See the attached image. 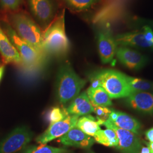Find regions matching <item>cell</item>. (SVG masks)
I'll return each mask as SVG.
<instances>
[{
	"instance_id": "obj_11",
	"label": "cell",
	"mask_w": 153,
	"mask_h": 153,
	"mask_svg": "<svg viewBox=\"0 0 153 153\" xmlns=\"http://www.w3.org/2000/svg\"><path fill=\"white\" fill-rule=\"evenodd\" d=\"M79 117L76 115H69L62 120L50 124L48 129L36 138V141L44 145L56 138H60L76 126Z\"/></svg>"
},
{
	"instance_id": "obj_20",
	"label": "cell",
	"mask_w": 153,
	"mask_h": 153,
	"mask_svg": "<svg viewBox=\"0 0 153 153\" xmlns=\"http://www.w3.org/2000/svg\"><path fill=\"white\" fill-rule=\"evenodd\" d=\"M86 94L93 104L104 107H108L112 105L111 98L103 88L90 87L87 90Z\"/></svg>"
},
{
	"instance_id": "obj_24",
	"label": "cell",
	"mask_w": 153,
	"mask_h": 153,
	"mask_svg": "<svg viewBox=\"0 0 153 153\" xmlns=\"http://www.w3.org/2000/svg\"><path fill=\"white\" fill-rule=\"evenodd\" d=\"M69 150L63 148H55L45 144L39 146H29L22 150L21 153H68Z\"/></svg>"
},
{
	"instance_id": "obj_10",
	"label": "cell",
	"mask_w": 153,
	"mask_h": 153,
	"mask_svg": "<svg viewBox=\"0 0 153 153\" xmlns=\"http://www.w3.org/2000/svg\"><path fill=\"white\" fill-rule=\"evenodd\" d=\"M109 27L100 26L97 33L99 53L103 64L110 63L113 61L117 48Z\"/></svg>"
},
{
	"instance_id": "obj_1",
	"label": "cell",
	"mask_w": 153,
	"mask_h": 153,
	"mask_svg": "<svg viewBox=\"0 0 153 153\" xmlns=\"http://www.w3.org/2000/svg\"><path fill=\"white\" fill-rule=\"evenodd\" d=\"M8 19L11 27L22 40L47 57L44 48L43 32L28 14L22 11L14 12L9 16Z\"/></svg>"
},
{
	"instance_id": "obj_30",
	"label": "cell",
	"mask_w": 153,
	"mask_h": 153,
	"mask_svg": "<svg viewBox=\"0 0 153 153\" xmlns=\"http://www.w3.org/2000/svg\"><path fill=\"white\" fill-rule=\"evenodd\" d=\"M140 153H153L152 152V151L150 150V149L148 147H145V146H142L141 150L140 152Z\"/></svg>"
},
{
	"instance_id": "obj_27",
	"label": "cell",
	"mask_w": 153,
	"mask_h": 153,
	"mask_svg": "<svg viewBox=\"0 0 153 153\" xmlns=\"http://www.w3.org/2000/svg\"><path fill=\"white\" fill-rule=\"evenodd\" d=\"M23 0H0V5L6 11H15L21 6Z\"/></svg>"
},
{
	"instance_id": "obj_9",
	"label": "cell",
	"mask_w": 153,
	"mask_h": 153,
	"mask_svg": "<svg viewBox=\"0 0 153 153\" xmlns=\"http://www.w3.org/2000/svg\"><path fill=\"white\" fill-rule=\"evenodd\" d=\"M103 125L115 131L118 138V146L116 148L121 153H140L142 142L137 134L117 127L108 119L104 121Z\"/></svg>"
},
{
	"instance_id": "obj_23",
	"label": "cell",
	"mask_w": 153,
	"mask_h": 153,
	"mask_svg": "<svg viewBox=\"0 0 153 153\" xmlns=\"http://www.w3.org/2000/svg\"><path fill=\"white\" fill-rule=\"evenodd\" d=\"M126 81L133 91H153V82L126 75Z\"/></svg>"
},
{
	"instance_id": "obj_3",
	"label": "cell",
	"mask_w": 153,
	"mask_h": 153,
	"mask_svg": "<svg viewBox=\"0 0 153 153\" xmlns=\"http://www.w3.org/2000/svg\"><path fill=\"white\" fill-rule=\"evenodd\" d=\"M86 81L77 75L69 63L61 65L56 81V96L61 104H70L79 94Z\"/></svg>"
},
{
	"instance_id": "obj_21",
	"label": "cell",
	"mask_w": 153,
	"mask_h": 153,
	"mask_svg": "<svg viewBox=\"0 0 153 153\" xmlns=\"http://www.w3.org/2000/svg\"><path fill=\"white\" fill-rule=\"evenodd\" d=\"M95 142L108 147H116L118 146V138L115 131L107 128L105 130H100L94 136Z\"/></svg>"
},
{
	"instance_id": "obj_18",
	"label": "cell",
	"mask_w": 153,
	"mask_h": 153,
	"mask_svg": "<svg viewBox=\"0 0 153 153\" xmlns=\"http://www.w3.org/2000/svg\"><path fill=\"white\" fill-rule=\"evenodd\" d=\"M66 110L69 115H76L79 117L90 115L93 112L94 108L86 92H83L73 99Z\"/></svg>"
},
{
	"instance_id": "obj_25",
	"label": "cell",
	"mask_w": 153,
	"mask_h": 153,
	"mask_svg": "<svg viewBox=\"0 0 153 153\" xmlns=\"http://www.w3.org/2000/svg\"><path fill=\"white\" fill-rule=\"evenodd\" d=\"M69 114L67 113L66 109H61L58 107H53L49 111L48 114V120L50 124L63 120Z\"/></svg>"
},
{
	"instance_id": "obj_7",
	"label": "cell",
	"mask_w": 153,
	"mask_h": 153,
	"mask_svg": "<svg viewBox=\"0 0 153 153\" xmlns=\"http://www.w3.org/2000/svg\"><path fill=\"white\" fill-rule=\"evenodd\" d=\"M114 38L119 46L153 49V30L148 25L139 30L118 34Z\"/></svg>"
},
{
	"instance_id": "obj_33",
	"label": "cell",
	"mask_w": 153,
	"mask_h": 153,
	"mask_svg": "<svg viewBox=\"0 0 153 153\" xmlns=\"http://www.w3.org/2000/svg\"><path fill=\"white\" fill-rule=\"evenodd\" d=\"M88 153H94V152H88Z\"/></svg>"
},
{
	"instance_id": "obj_13",
	"label": "cell",
	"mask_w": 153,
	"mask_h": 153,
	"mask_svg": "<svg viewBox=\"0 0 153 153\" xmlns=\"http://www.w3.org/2000/svg\"><path fill=\"white\" fill-rule=\"evenodd\" d=\"M115 55L122 65L133 71L140 70L147 62L145 56L128 47H118Z\"/></svg>"
},
{
	"instance_id": "obj_12",
	"label": "cell",
	"mask_w": 153,
	"mask_h": 153,
	"mask_svg": "<svg viewBox=\"0 0 153 153\" xmlns=\"http://www.w3.org/2000/svg\"><path fill=\"white\" fill-rule=\"evenodd\" d=\"M33 16L44 30L53 20L55 9L52 0H27Z\"/></svg>"
},
{
	"instance_id": "obj_31",
	"label": "cell",
	"mask_w": 153,
	"mask_h": 153,
	"mask_svg": "<svg viewBox=\"0 0 153 153\" xmlns=\"http://www.w3.org/2000/svg\"><path fill=\"white\" fill-rule=\"evenodd\" d=\"M5 71V66L2 65L0 66V81L2 79V77L3 76V74Z\"/></svg>"
},
{
	"instance_id": "obj_16",
	"label": "cell",
	"mask_w": 153,
	"mask_h": 153,
	"mask_svg": "<svg viewBox=\"0 0 153 153\" xmlns=\"http://www.w3.org/2000/svg\"><path fill=\"white\" fill-rule=\"evenodd\" d=\"M0 54L5 64L22 65V61L18 51L11 43L0 25Z\"/></svg>"
},
{
	"instance_id": "obj_28",
	"label": "cell",
	"mask_w": 153,
	"mask_h": 153,
	"mask_svg": "<svg viewBox=\"0 0 153 153\" xmlns=\"http://www.w3.org/2000/svg\"><path fill=\"white\" fill-rule=\"evenodd\" d=\"M137 23H140L141 25L144 24L145 25H148L153 30V20H146L142 19H138L137 21Z\"/></svg>"
},
{
	"instance_id": "obj_5",
	"label": "cell",
	"mask_w": 153,
	"mask_h": 153,
	"mask_svg": "<svg viewBox=\"0 0 153 153\" xmlns=\"http://www.w3.org/2000/svg\"><path fill=\"white\" fill-rule=\"evenodd\" d=\"M125 74L112 69H104L91 74L90 78L97 80L111 99L126 98L132 92Z\"/></svg>"
},
{
	"instance_id": "obj_29",
	"label": "cell",
	"mask_w": 153,
	"mask_h": 153,
	"mask_svg": "<svg viewBox=\"0 0 153 153\" xmlns=\"http://www.w3.org/2000/svg\"><path fill=\"white\" fill-rule=\"evenodd\" d=\"M145 136L149 142H153V128L149 129L145 132Z\"/></svg>"
},
{
	"instance_id": "obj_32",
	"label": "cell",
	"mask_w": 153,
	"mask_h": 153,
	"mask_svg": "<svg viewBox=\"0 0 153 153\" xmlns=\"http://www.w3.org/2000/svg\"><path fill=\"white\" fill-rule=\"evenodd\" d=\"M146 145L148 146V148L150 149L152 152L153 153V142H145Z\"/></svg>"
},
{
	"instance_id": "obj_2",
	"label": "cell",
	"mask_w": 153,
	"mask_h": 153,
	"mask_svg": "<svg viewBox=\"0 0 153 153\" xmlns=\"http://www.w3.org/2000/svg\"><path fill=\"white\" fill-rule=\"evenodd\" d=\"M43 35L44 48L47 55L62 57L67 55L71 43L66 33L65 10L45 29Z\"/></svg>"
},
{
	"instance_id": "obj_22",
	"label": "cell",
	"mask_w": 153,
	"mask_h": 153,
	"mask_svg": "<svg viewBox=\"0 0 153 153\" xmlns=\"http://www.w3.org/2000/svg\"><path fill=\"white\" fill-rule=\"evenodd\" d=\"M64 5L74 12H81L99 3L100 0H59Z\"/></svg>"
},
{
	"instance_id": "obj_4",
	"label": "cell",
	"mask_w": 153,
	"mask_h": 153,
	"mask_svg": "<svg viewBox=\"0 0 153 153\" xmlns=\"http://www.w3.org/2000/svg\"><path fill=\"white\" fill-rule=\"evenodd\" d=\"M0 25L21 56L22 67L25 71L28 73L38 71L43 67L47 57L41 55L32 46L22 40L9 23L3 21L0 22Z\"/></svg>"
},
{
	"instance_id": "obj_17",
	"label": "cell",
	"mask_w": 153,
	"mask_h": 153,
	"mask_svg": "<svg viewBox=\"0 0 153 153\" xmlns=\"http://www.w3.org/2000/svg\"><path fill=\"white\" fill-rule=\"evenodd\" d=\"M108 120L117 127L138 135L141 128L138 121L126 113L112 110Z\"/></svg>"
},
{
	"instance_id": "obj_8",
	"label": "cell",
	"mask_w": 153,
	"mask_h": 153,
	"mask_svg": "<svg viewBox=\"0 0 153 153\" xmlns=\"http://www.w3.org/2000/svg\"><path fill=\"white\" fill-rule=\"evenodd\" d=\"M33 133L25 126L14 129L0 141V153H16L27 146Z\"/></svg>"
},
{
	"instance_id": "obj_14",
	"label": "cell",
	"mask_w": 153,
	"mask_h": 153,
	"mask_svg": "<svg viewBox=\"0 0 153 153\" xmlns=\"http://www.w3.org/2000/svg\"><path fill=\"white\" fill-rule=\"evenodd\" d=\"M126 105L146 114H153V93L133 91L125 99Z\"/></svg>"
},
{
	"instance_id": "obj_26",
	"label": "cell",
	"mask_w": 153,
	"mask_h": 153,
	"mask_svg": "<svg viewBox=\"0 0 153 153\" xmlns=\"http://www.w3.org/2000/svg\"><path fill=\"white\" fill-rule=\"evenodd\" d=\"M92 103V102H91ZM93 104L94 111L96 115L97 118L99 120L102 121L103 123L104 121L107 120L109 118V115L111 114L112 110L108 108L107 107H104V106H100L96 104Z\"/></svg>"
},
{
	"instance_id": "obj_19",
	"label": "cell",
	"mask_w": 153,
	"mask_h": 153,
	"mask_svg": "<svg viewBox=\"0 0 153 153\" xmlns=\"http://www.w3.org/2000/svg\"><path fill=\"white\" fill-rule=\"evenodd\" d=\"M103 122L91 115L83 116L79 117L76 126L82 131L91 137H94L100 129Z\"/></svg>"
},
{
	"instance_id": "obj_15",
	"label": "cell",
	"mask_w": 153,
	"mask_h": 153,
	"mask_svg": "<svg viewBox=\"0 0 153 153\" xmlns=\"http://www.w3.org/2000/svg\"><path fill=\"white\" fill-rule=\"evenodd\" d=\"M59 142L65 146L88 149L94 143L95 140L75 126L65 135L59 138Z\"/></svg>"
},
{
	"instance_id": "obj_6",
	"label": "cell",
	"mask_w": 153,
	"mask_h": 153,
	"mask_svg": "<svg viewBox=\"0 0 153 153\" xmlns=\"http://www.w3.org/2000/svg\"><path fill=\"white\" fill-rule=\"evenodd\" d=\"M131 0H100V5L92 18L99 26H109L126 16Z\"/></svg>"
}]
</instances>
